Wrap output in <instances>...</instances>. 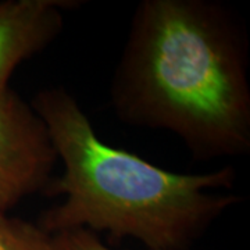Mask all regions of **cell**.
<instances>
[{
    "label": "cell",
    "instance_id": "cell-1",
    "mask_svg": "<svg viewBox=\"0 0 250 250\" xmlns=\"http://www.w3.org/2000/svg\"><path fill=\"white\" fill-rule=\"evenodd\" d=\"M249 38L213 0H142L110 88L125 124L177 135L197 160L250 152Z\"/></svg>",
    "mask_w": 250,
    "mask_h": 250
},
{
    "label": "cell",
    "instance_id": "cell-2",
    "mask_svg": "<svg viewBox=\"0 0 250 250\" xmlns=\"http://www.w3.org/2000/svg\"><path fill=\"white\" fill-rule=\"evenodd\" d=\"M31 106L43 120L62 171L43 193L62 196L38 225L53 235L83 228L114 241L134 238L147 250H187L241 196L236 170L202 174L164 170L102 141L78 100L62 86L39 90Z\"/></svg>",
    "mask_w": 250,
    "mask_h": 250
},
{
    "label": "cell",
    "instance_id": "cell-3",
    "mask_svg": "<svg viewBox=\"0 0 250 250\" xmlns=\"http://www.w3.org/2000/svg\"><path fill=\"white\" fill-rule=\"evenodd\" d=\"M57 153L43 120L11 88L0 92V213L52 181Z\"/></svg>",
    "mask_w": 250,
    "mask_h": 250
},
{
    "label": "cell",
    "instance_id": "cell-4",
    "mask_svg": "<svg viewBox=\"0 0 250 250\" xmlns=\"http://www.w3.org/2000/svg\"><path fill=\"white\" fill-rule=\"evenodd\" d=\"M80 6L77 0L0 1V92L21 62L45 49L64 28V11Z\"/></svg>",
    "mask_w": 250,
    "mask_h": 250
},
{
    "label": "cell",
    "instance_id": "cell-5",
    "mask_svg": "<svg viewBox=\"0 0 250 250\" xmlns=\"http://www.w3.org/2000/svg\"><path fill=\"white\" fill-rule=\"evenodd\" d=\"M50 236L38 224L0 213V250H50Z\"/></svg>",
    "mask_w": 250,
    "mask_h": 250
},
{
    "label": "cell",
    "instance_id": "cell-6",
    "mask_svg": "<svg viewBox=\"0 0 250 250\" xmlns=\"http://www.w3.org/2000/svg\"><path fill=\"white\" fill-rule=\"evenodd\" d=\"M50 250H114L100 241L98 233L83 228L65 229L50 236Z\"/></svg>",
    "mask_w": 250,
    "mask_h": 250
}]
</instances>
